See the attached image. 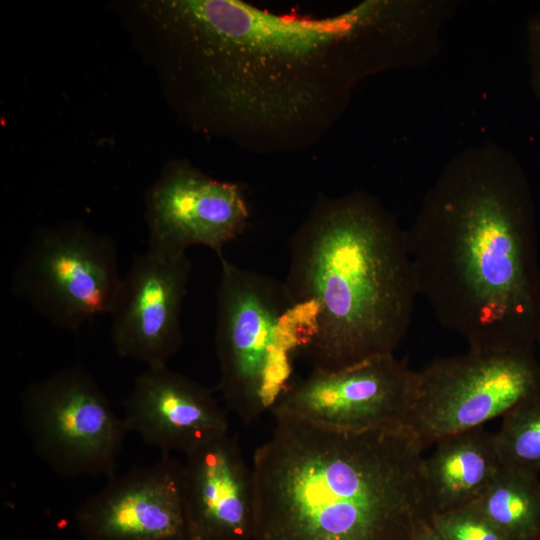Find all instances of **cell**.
<instances>
[{
  "mask_svg": "<svg viewBox=\"0 0 540 540\" xmlns=\"http://www.w3.org/2000/svg\"><path fill=\"white\" fill-rule=\"evenodd\" d=\"M135 14L180 120L259 154L316 145L355 85L408 67L416 41L400 0H366L323 18L239 0L141 1Z\"/></svg>",
  "mask_w": 540,
  "mask_h": 540,
  "instance_id": "obj_1",
  "label": "cell"
},
{
  "mask_svg": "<svg viewBox=\"0 0 540 540\" xmlns=\"http://www.w3.org/2000/svg\"><path fill=\"white\" fill-rule=\"evenodd\" d=\"M406 237L418 296L469 350L535 349L540 267L535 206L518 161L493 143L454 156Z\"/></svg>",
  "mask_w": 540,
  "mask_h": 540,
  "instance_id": "obj_2",
  "label": "cell"
},
{
  "mask_svg": "<svg viewBox=\"0 0 540 540\" xmlns=\"http://www.w3.org/2000/svg\"><path fill=\"white\" fill-rule=\"evenodd\" d=\"M253 456V540H411L430 517L419 440L274 417Z\"/></svg>",
  "mask_w": 540,
  "mask_h": 540,
  "instance_id": "obj_3",
  "label": "cell"
},
{
  "mask_svg": "<svg viewBox=\"0 0 540 540\" xmlns=\"http://www.w3.org/2000/svg\"><path fill=\"white\" fill-rule=\"evenodd\" d=\"M284 285L314 313L304 353L324 372L394 354L418 297L406 229L363 191L318 199L290 239Z\"/></svg>",
  "mask_w": 540,
  "mask_h": 540,
  "instance_id": "obj_4",
  "label": "cell"
},
{
  "mask_svg": "<svg viewBox=\"0 0 540 540\" xmlns=\"http://www.w3.org/2000/svg\"><path fill=\"white\" fill-rule=\"evenodd\" d=\"M218 257L217 386L226 407L251 424L294 382V360L314 337L315 316L291 301L284 282Z\"/></svg>",
  "mask_w": 540,
  "mask_h": 540,
  "instance_id": "obj_5",
  "label": "cell"
},
{
  "mask_svg": "<svg viewBox=\"0 0 540 540\" xmlns=\"http://www.w3.org/2000/svg\"><path fill=\"white\" fill-rule=\"evenodd\" d=\"M121 280L114 241L71 222L35 232L11 285L14 295L50 324L78 332L111 313Z\"/></svg>",
  "mask_w": 540,
  "mask_h": 540,
  "instance_id": "obj_6",
  "label": "cell"
},
{
  "mask_svg": "<svg viewBox=\"0 0 540 540\" xmlns=\"http://www.w3.org/2000/svg\"><path fill=\"white\" fill-rule=\"evenodd\" d=\"M540 391L535 349L439 358L416 371L406 421L424 450L438 440L504 416Z\"/></svg>",
  "mask_w": 540,
  "mask_h": 540,
  "instance_id": "obj_7",
  "label": "cell"
},
{
  "mask_svg": "<svg viewBox=\"0 0 540 540\" xmlns=\"http://www.w3.org/2000/svg\"><path fill=\"white\" fill-rule=\"evenodd\" d=\"M20 405L34 451L55 472L71 478L115 476L127 430L85 368L65 367L30 383Z\"/></svg>",
  "mask_w": 540,
  "mask_h": 540,
  "instance_id": "obj_8",
  "label": "cell"
},
{
  "mask_svg": "<svg viewBox=\"0 0 540 540\" xmlns=\"http://www.w3.org/2000/svg\"><path fill=\"white\" fill-rule=\"evenodd\" d=\"M415 374L394 354L332 372L311 370L292 383L271 413L350 431L406 427Z\"/></svg>",
  "mask_w": 540,
  "mask_h": 540,
  "instance_id": "obj_9",
  "label": "cell"
},
{
  "mask_svg": "<svg viewBox=\"0 0 540 540\" xmlns=\"http://www.w3.org/2000/svg\"><path fill=\"white\" fill-rule=\"evenodd\" d=\"M248 219V204L238 184L173 161L147 194V248L181 253L200 245L220 256L224 246L243 233Z\"/></svg>",
  "mask_w": 540,
  "mask_h": 540,
  "instance_id": "obj_10",
  "label": "cell"
},
{
  "mask_svg": "<svg viewBox=\"0 0 540 540\" xmlns=\"http://www.w3.org/2000/svg\"><path fill=\"white\" fill-rule=\"evenodd\" d=\"M192 264L187 252L137 255L109 314L116 353L147 367L167 365L182 346V305Z\"/></svg>",
  "mask_w": 540,
  "mask_h": 540,
  "instance_id": "obj_11",
  "label": "cell"
},
{
  "mask_svg": "<svg viewBox=\"0 0 540 540\" xmlns=\"http://www.w3.org/2000/svg\"><path fill=\"white\" fill-rule=\"evenodd\" d=\"M85 540H191L183 463L171 454L109 478L77 509Z\"/></svg>",
  "mask_w": 540,
  "mask_h": 540,
  "instance_id": "obj_12",
  "label": "cell"
},
{
  "mask_svg": "<svg viewBox=\"0 0 540 540\" xmlns=\"http://www.w3.org/2000/svg\"><path fill=\"white\" fill-rule=\"evenodd\" d=\"M122 408L127 432L162 454L187 455L229 433L226 411L212 391L167 365L139 374Z\"/></svg>",
  "mask_w": 540,
  "mask_h": 540,
  "instance_id": "obj_13",
  "label": "cell"
},
{
  "mask_svg": "<svg viewBox=\"0 0 540 540\" xmlns=\"http://www.w3.org/2000/svg\"><path fill=\"white\" fill-rule=\"evenodd\" d=\"M183 471L191 540H253V471L235 436L185 455Z\"/></svg>",
  "mask_w": 540,
  "mask_h": 540,
  "instance_id": "obj_14",
  "label": "cell"
},
{
  "mask_svg": "<svg viewBox=\"0 0 540 540\" xmlns=\"http://www.w3.org/2000/svg\"><path fill=\"white\" fill-rule=\"evenodd\" d=\"M435 445L423 461L430 515L475 502L502 465L495 434L483 426L446 436Z\"/></svg>",
  "mask_w": 540,
  "mask_h": 540,
  "instance_id": "obj_15",
  "label": "cell"
},
{
  "mask_svg": "<svg viewBox=\"0 0 540 540\" xmlns=\"http://www.w3.org/2000/svg\"><path fill=\"white\" fill-rule=\"evenodd\" d=\"M472 504L510 540H529L540 534L539 476L501 465Z\"/></svg>",
  "mask_w": 540,
  "mask_h": 540,
  "instance_id": "obj_16",
  "label": "cell"
},
{
  "mask_svg": "<svg viewBox=\"0 0 540 540\" xmlns=\"http://www.w3.org/2000/svg\"><path fill=\"white\" fill-rule=\"evenodd\" d=\"M495 439L502 465L540 477V391L503 416Z\"/></svg>",
  "mask_w": 540,
  "mask_h": 540,
  "instance_id": "obj_17",
  "label": "cell"
},
{
  "mask_svg": "<svg viewBox=\"0 0 540 540\" xmlns=\"http://www.w3.org/2000/svg\"><path fill=\"white\" fill-rule=\"evenodd\" d=\"M429 520L446 540H510L473 504L432 514Z\"/></svg>",
  "mask_w": 540,
  "mask_h": 540,
  "instance_id": "obj_18",
  "label": "cell"
},
{
  "mask_svg": "<svg viewBox=\"0 0 540 540\" xmlns=\"http://www.w3.org/2000/svg\"><path fill=\"white\" fill-rule=\"evenodd\" d=\"M528 42L532 83L536 94L540 97V13L529 21Z\"/></svg>",
  "mask_w": 540,
  "mask_h": 540,
  "instance_id": "obj_19",
  "label": "cell"
},
{
  "mask_svg": "<svg viewBox=\"0 0 540 540\" xmlns=\"http://www.w3.org/2000/svg\"><path fill=\"white\" fill-rule=\"evenodd\" d=\"M411 540H446L429 518L419 522Z\"/></svg>",
  "mask_w": 540,
  "mask_h": 540,
  "instance_id": "obj_20",
  "label": "cell"
},
{
  "mask_svg": "<svg viewBox=\"0 0 540 540\" xmlns=\"http://www.w3.org/2000/svg\"><path fill=\"white\" fill-rule=\"evenodd\" d=\"M529 540H540V534H538L537 536H535V537H533V538H531Z\"/></svg>",
  "mask_w": 540,
  "mask_h": 540,
  "instance_id": "obj_21",
  "label": "cell"
},
{
  "mask_svg": "<svg viewBox=\"0 0 540 540\" xmlns=\"http://www.w3.org/2000/svg\"><path fill=\"white\" fill-rule=\"evenodd\" d=\"M539 343H540V333H539Z\"/></svg>",
  "mask_w": 540,
  "mask_h": 540,
  "instance_id": "obj_22",
  "label": "cell"
}]
</instances>
